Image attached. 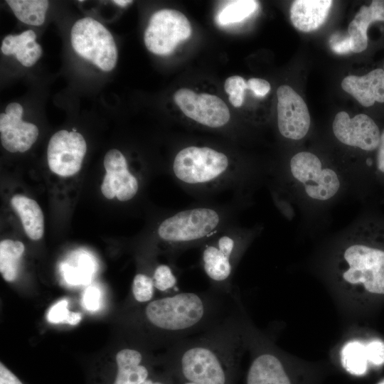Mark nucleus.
Returning a JSON list of instances; mask_svg holds the SVG:
<instances>
[{
	"mask_svg": "<svg viewBox=\"0 0 384 384\" xmlns=\"http://www.w3.org/2000/svg\"><path fill=\"white\" fill-rule=\"evenodd\" d=\"M328 276L363 314L384 304V218L367 215L341 235L331 252Z\"/></svg>",
	"mask_w": 384,
	"mask_h": 384,
	"instance_id": "1",
	"label": "nucleus"
},
{
	"mask_svg": "<svg viewBox=\"0 0 384 384\" xmlns=\"http://www.w3.org/2000/svg\"><path fill=\"white\" fill-rule=\"evenodd\" d=\"M252 326L241 303L211 329L169 347L166 358L187 381L227 384L230 372L248 350Z\"/></svg>",
	"mask_w": 384,
	"mask_h": 384,
	"instance_id": "2",
	"label": "nucleus"
},
{
	"mask_svg": "<svg viewBox=\"0 0 384 384\" xmlns=\"http://www.w3.org/2000/svg\"><path fill=\"white\" fill-rule=\"evenodd\" d=\"M171 171L181 188L202 201L228 191H234L240 201L256 176L232 156L206 145L180 149L174 156Z\"/></svg>",
	"mask_w": 384,
	"mask_h": 384,
	"instance_id": "3",
	"label": "nucleus"
},
{
	"mask_svg": "<svg viewBox=\"0 0 384 384\" xmlns=\"http://www.w3.org/2000/svg\"><path fill=\"white\" fill-rule=\"evenodd\" d=\"M239 200L225 204L203 201L185 209L175 210L158 225L156 238L174 263L188 249L200 247L210 237L236 223Z\"/></svg>",
	"mask_w": 384,
	"mask_h": 384,
	"instance_id": "4",
	"label": "nucleus"
},
{
	"mask_svg": "<svg viewBox=\"0 0 384 384\" xmlns=\"http://www.w3.org/2000/svg\"><path fill=\"white\" fill-rule=\"evenodd\" d=\"M258 231L235 223L218 232L200 247V264L210 288L225 294L234 293V273Z\"/></svg>",
	"mask_w": 384,
	"mask_h": 384,
	"instance_id": "5",
	"label": "nucleus"
},
{
	"mask_svg": "<svg viewBox=\"0 0 384 384\" xmlns=\"http://www.w3.org/2000/svg\"><path fill=\"white\" fill-rule=\"evenodd\" d=\"M289 177L303 194L316 203L333 200L342 188V178L334 169L326 166L310 151H299L289 161Z\"/></svg>",
	"mask_w": 384,
	"mask_h": 384,
	"instance_id": "6",
	"label": "nucleus"
},
{
	"mask_svg": "<svg viewBox=\"0 0 384 384\" xmlns=\"http://www.w3.org/2000/svg\"><path fill=\"white\" fill-rule=\"evenodd\" d=\"M75 51L104 71L112 70L117 60V50L110 32L97 21L86 17L77 21L70 34Z\"/></svg>",
	"mask_w": 384,
	"mask_h": 384,
	"instance_id": "7",
	"label": "nucleus"
},
{
	"mask_svg": "<svg viewBox=\"0 0 384 384\" xmlns=\"http://www.w3.org/2000/svg\"><path fill=\"white\" fill-rule=\"evenodd\" d=\"M191 33V25L183 13L174 9H161L150 18L144 41L150 52L166 55L181 42L189 38Z\"/></svg>",
	"mask_w": 384,
	"mask_h": 384,
	"instance_id": "8",
	"label": "nucleus"
},
{
	"mask_svg": "<svg viewBox=\"0 0 384 384\" xmlns=\"http://www.w3.org/2000/svg\"><path fill=\"white\" fill-rule=\"evenodd\" d=\"M248 350L252 359L247 372V384H291L280 352L253 325Z\"/></svg>",
	"mask_w": 384,
	"mask_h": 384,
	"instance_id": "9",
	"label": "nucleus"
},
{
	"mask_svg": "<svg viewBox=\"0 0 384 384\" xmlns=\"http://www.w3.org/2000/svg\"><path fill=\"white\" fill-rule=\"evenodd\" d=\"M175 103L188 118L209 128H221L230 121L228 106L220 97L181 88L174 95Z\"/></svg>",
	"mask_w": 384,
	"mask_h": 384,
	"instance_id": "10",
	"label": "nucleus"
},
{
	"mask_svg": "<svg viewBox=\"0 0 384 384\" xmlns=\"http://www.w3.org/2000/svg\"><path fill=\"white\" fill-rule=\"evenodd\" d=\"M332 129L334 136L342 144L374 154L383 130L370 116L362 113L351 118L344 111L336 114Z\"/></svg>",
	"mask_w": 384,
	"mask_h": 384,
	"instance_id": "11",
	"label": "nucleus"
},
{
	"mask_svg": "<svg viewBox=\"0 0 384 384\" xmlns=\"http://www.w3.org/2000/svg\"><path fill=\"white\" fill-rule=\"evenodd\" d=\"M86 151V142L81 134L60 130L51 137L48 145V166L60 176H73L80 171Z\"/></svg>",
	"mask_w": 384,
	"mask_h": 384,
	"instance_id": "12",
	"label": "nucleus"
},
{
	"mask_svg": "<svg viewBox=\"0 0 384 384\" xmlns=\"http://www.w3.org/2000/svg\"><path fill=\"white\" fill-rule=\"evenodd\" d=\"M277 125L285 138L299 140L309 132L311 119L302 97L289 85H283L277 90Z\"/></svg>",
	"mask_w": 384,
	"mask_h": 384,
	"instance_id": "13",
	"label": "nucleus"
},
{
	"mask_svg": "<svg viewBox=\"0 0 384 384\" xmlns=\"http://www.w3.org/2000/svg\"><path fill=\"white\" fill-rule=\"evenodd\" d=\"M104 166L106 171L101 191L107 199L117 198L127 202L136 197L139 191V180L130 171L125 156L118 149H111L105 154Z\"/></svg>",
	"mask_w": 384,
	"mask_h": 384,
	"instance_id": "14",
	"label": "nucleus"
},
{
	"mask_svg": "<svg viewBox=\"0 0 384 384\" xmlns=\"http://www.w3.org/2000/svg\"><path fill=\"white\" fill-rule=\"evenodd\" d=\"M0 114V137L4 148L10 152H24L28 150L38 136V127L22 120V106L11 102Z\"/></svg>",
	"mask_w": 384,
	"mask_h": 384,
	"instance_id": "15",
	"label": "nucleus"
},
{
	"mask_svg": "<svg viewBox=\"0 0 384 384\" xmlns=\"http://www.w3.org/2000/svg\"><path fill=\"white\" fill-rule=\"evenodd\" d=\"M342 89L362 106L384 103V70L373 69L362 76L348 75L341 82Z\"/></svg>",
	"mask_w": 384,
	"mask_h": 384,
	"instance_id": "16",
	"label": "nucleus"
},
{
	"mask_svg": "<svg viewBox=\"0 0 384 384\" xmlns=\"http://www.w3.org/2000/svg\"><path fill=\"white\" fill-rule=\"evenodd\" d=\"M379 22H384V0H373L360 8L348 28L353 53H360L368 48V31Z\"/></svg>",
	"mask_w": 384,
	"mask_h": 384,
	"instance_id": "17",
	"label": "nucleus"
},
{
	"mask_svg": "<svg viewBox=\"0 0 384 384\" xmlns=\"http://www.w3.org/2000/svg\"><path fill=\"white\" fill-rule=\"evenodd\" d=\"M332 1L296 0L290 8V19L293 26L303 32L318 29L325 22Z\"/></svg>",
	"mask_w": 384,
	"mask_h": 384,
	"instance_id": "18",
	"label": "nucleus"
},
{
	"mask_svg": "<svg viewBox=\"0 0 384 384\" xmlns=\"http://www.w3.org/2000/svg\"><path fill=\"white\" fill-rule=\"evenodd\" d=\"M144 358L139 349L120 350L116 355L117 373L113 384H142L147 380L149 370L142 363Z\"/></svg>",
	"mask_w": 384,
	"mask_h": 384,
	"instance_id": "19",
	"label": "nucleus"
},
{
	"mask_svg": "<svg viewBox=\"0 0 384 384\" xmlns=\"http://www.w3.org/2000/svg\"><path fill=\"white\" fill-rule=\"evenodd\" d=\"M36 38V35L32 30L23 31L19 35H9L2 41L1 51L4 55L15 54L16 59L23 66H32L43 53Z\"/></svg>",
	"mask_w": 384,
	"mask_h": 384,
	"instance_id": "20",
	"label": "nucleus"
},
{
	"mask_svg": "<svg viewBox=\"0 0 384 384\" xmlns=\"http://www.w3.org/2000/svg\"><path fill=\"white\" fill-rule=\"evenodd\" d=\"M11 204L19 216L28 237L33 240H40L44 233V217L38 203L27 196L16 194Z\"/></svg>",
	"mask_w": 384,
	"mask_h": 384,
	"instance_id": "21",
	"label": "nucleus"
},
{
	"mask_svg": "<svg viewBox=\"0 0 384 384\" xmlns=\"http://www.w3.org/2000/svg\"><path fill=\"white\" fill-rule=\"evenodd\" d=\"M368 341L353 340L345 343L341 351V362L344 369L354 375H365L370 364Z\"/></svg>",
	"mask_w": 384,
	"mask_h": 384,
	"instance_id": "22",
	"label": "nucleus"
},
{
	"mask_svg": "<svg viewBox=\"0 0 384 384\" xmlns=\"http://www.w3.org/2000/svg\"><path fill=\"white\" fill-rule=\"evenodd\" d=\"M25 250L20 241L4 240L0 242V272L4 280L12 282L18 274L20 259Z\"/></svg>",
	"mask_w": 384,
	"mask_h": 384,
	"instance_id": "23",
	"label": "nucleus"
},
{
	"mask_svg": "<svg viewBox=\"0 0 384 384\" xmlns=\"http://www.w3.org/2000/svg\"><path fill=\"white\" fill-rule=\"evenodd\" d=\"M259 4L254 0L228 1L219 9L215 22L220 26L240 23L253 14Z\"/></svg>",
	"mask_w": 384,
	"mask_h": 384,
	"instance_id": "24",
	"label": "nucleus"
},
{
	"mask_svg": "<svg viewBox=\"0 0 384 384\" xmlns=\"http://www.w3.org/2000/svg\"><path fill=\"white\" fill-rule=\"evenodd\" d=\"M16 18L21 22L32 25H41L48 8L46 0H7Z\"/></svg>",
	"mask_w": 384,
	"mask_h": 384,
	"instance_id": "25",
	"label": "nucleus"
},
{
	"mask_svg": "<svg viewBox=\"0 0 384 384\" xmlns=\"http://www.w3.org/2000/svg\"><path fill=\"white\" fill-rule=\"evenodd\" d=\"M152 279L155 289L162 292L176 294L178 279L174 269L166 264L156 265L152 274Z\"/></svg>",
	"mask_w": 384,
	"mask_h": 384,
	"instance_id": "26",
	"label": "nucleus"
},
{
	"mask_svg": "<svg viewBox=\"0 0 384 384\" xmlns=\"http://www.w3.org/2000/svg\"><path fill=\"white\" fill-rule=\"evenodd\" d=\"M154 289L152 276L144 272H139L134 276L132 292L136 302L139 303L150 302L154 297Z\"/></svg>",
	"mask_w": 384,
	"mask_h": 384,
	"instance_id": "27",
	"label": "nucleus"
},
{
	"mask_svg": "<svg viewBox=\"0 0 384 384\" xmlns=\"http://www.w3.org/2000/svg\"><path fill=\"white\" fill-rule=\"evenodd\" d=\"M225 90L229 95L230 102L235 107H240L244 102L245 91L247 89V82L239 75H233L226 79Z\"/></svg>",
	"mask_w": 384,
	"mask_h": 384,
	"instance_id": "28",
	"label": "nucleus"
},
{
	"mask_svg": "<svg viewBox=\"0 0 384 384\" xmlns=\"http://www.w3.org/2000/svg\"><path fill=\"white\" fill-rule=\"evenodd\" d=\"M371 166L373 167V176L383 191L384 199V128L382 130L380 143L374 154Z\"/></svg>",
	"mask_w": 384,
	"mask_h": 384,
	"instance_id": "29",
	"label": "nucleus"
},
{
	"mask_svg": "<svg viewBox=\"0 0 384 384\" xmlns=\"http://www.w3.org/2000/svg\"><path fill=\"white\" fill-rule=\"evenodd\" d=\"M68 309V302L61 300L53 305L48 311L47 319L53 324L66 323V319L69 314Z\"/></svg>",
	"mask_w": 384,
	"mask_h": 384,
	"instance_id": "30",
	"label": "nucleus"
},
{
	"mask_svg": "<svg viewBox=\"0 0 384 384\" xmlns=\"http://www.w3.org/2000/svg\"><path fill=\"white\" fill-rule=\"evenodd\" d=\"M331 50L337 54H346L351 51V40L348 35L334 33L329 40Z\"/></svg>",
	"mask_w": 384,
	"mask_h": 384,
	"instance_id": "31",
	"label": "nucleus"
},
{
	"mask_svg": "<svg viewBox=\"0 0 384 384\" xmlns=\"http://www.w3.org/2000/svg\"><path fill=\"white\" fill-rule=\"evenodd\" d=\"M247 89L250 90L253 94L258 97L267 95L270 90V84L265 80L252 78L247 82Z\"/></svg>",
	"mask_w": 384,
	"mask_h": 384,
	"instance_id": "32",
	"label": "nucleus"
},
{
	"mask_svg": "<svg viewBox=\"0 0 384 384\" xmlns=\"http://www.w3.org/2000/svg\"><path fill=\"white\" fill-rule=\"evenodd\" d=\"M100 292L99 289L94 287H90L86 289L83 297V304L89 310H97L100 306Z\"/></svg>",
	"mask_w": 384,
	"mask_h": 384,
	"instance_id": "33",
	"label": "nucleus"
},
{
	"mask_svg": "<svg viewBox=\"0 0 384 384\" xmlns=\"http://www.w3.org/2000/svg\"><path fill=\"white\" fill-rule=\"evenodd\" d=\"M0 384H23L2 363H0Z\"/></svg>",
	"mask_w": 384,
	"mask_h": 384,
	"instance_id": "34",
	"label": "nucleus"
},
{
	"mask_svg": "<svg viewBox=\"0 0 384 384\" xmlns=\"http://www.w3.org/2000/svg\"><path fill=\"white\" fill-rule=\"evenodd\" d=\"M82 319V316L80 313L70 311L66 319V323L70 325L78 324Z\"/></svg>",
	"mask_w": 384,
	"mask_h": 384,
	"instance_id": "35",
	"label": "nucleus"
},
{
	"mask_svg": "<svg viewBox=\"0 0 384 384\" xmlns=\"http://www.w3.org/2000/svg\"><path fill=\"white\" fill-rule=\"evenodd\" d=\"M112 2L114 3L117 5L124 7V6H128L129 4H131L133 2V1H129V0H114V1H112Z\"/></svg>",
	"mask_w": 384,
	"mask_h": 384,
	"instance_id": "36",
	"label": "nucleus"
},
{
	"mask_svg": "<svg viewBox=\"0 0 384 384\" xmlns=\"http://www.w3.org/2000/svg\"><path fill=\"white\" fill-rule=\"evenodd\" d=\"M142 384H164V383L161 381H159V380L154 381L153 380L147 379Z\"/></svg>",
	"mask_w": 384,
	"mask_h": 384,
	"instance_id": "37",
	"label": "nucleus"
},
{
	"mask_svg": "<svg viewBox=\"0 0 384 384\" xmlns=\"http://www.w3.org/2000/svg\"><path fill=\"white\" fill-rule=\"evenodd\" d=\"M183 384H198V383H196L190 382V381H186V382L184 383Z\"/></svg>",
	"mask_w": 384,
	"mask_h": 384,
	"instance_id": "38",
	"label": "nucleus"
},
{
	"mask_svg": "<svg viewBox=\"0 0 384 384\" xmlns=\"http://www.w3.org/2000/svg\"><path fill=\"white\" fill-rule=\"evenodd\" d=\"M378 384H384V380L378 383Z\"/></svg>",
	"mask_w": 384,
	"mask_h": 384,
	"instance_id": "39",
	"label": "nucleus"
},
{
	"mask_svg": "<svg viewBox=\"0 0 384 384\" xmlns=\"http://www.w3.org/2000/svg\"><path fill=\"white\" fill-rule=\"evenodd\" d=\"M383 70H384V65H383Z\"/></svg>",
	"mask_w": 384,
	"mask_h": 384,
	"instance_id": "40",
	"label": "nucleus"
}]
</instances>
